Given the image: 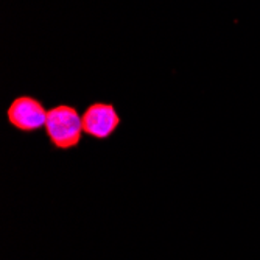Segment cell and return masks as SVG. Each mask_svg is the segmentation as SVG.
Listing matches in <instances>:
<instances>
[{"label":"cell","instance_id":"2","mask_svg":"<svg viewBox=\"0 0 260 260\" xmlns=\"http://www.w3.org/2000/svg\"><path fill=\"white\" fill-rule=\"evenodd\" d=\"M7 120L17 131L30 134L45 126L47 109L35 97L20 95L14 99L8 106Z\"/></svg>","mask_w":260,"mask_h":260},{"label":"cell","instance_id":"1","mask_svg":"<svg viewBox=\"0 0 260 260\" xmlns=\"http://www.w3.org/2000/svg\"><path fill=\"white\" fill-rule=\"evenodd\" d=\"M44 131L56 150H72L78 147L84 134L81 114L70 105H56L47 111Z\"/></svg>","mask_w":260,"mask_h":260},{"label":"cell","instance_id":"3","mask_svg":"<svg viewBox=\"0 0 260 260\" xmlns=\"http://www.w3.org/2000/svg\"><path fill=\"white\" fill-rule=\"evenodd\" d=\"M81 119L84 134L97 140L109 139L122 122L114 105L103 102L89 105L87 109L81 114Z\"/></svg>","mask_w":260,"mask_h":260}]
</instances>
